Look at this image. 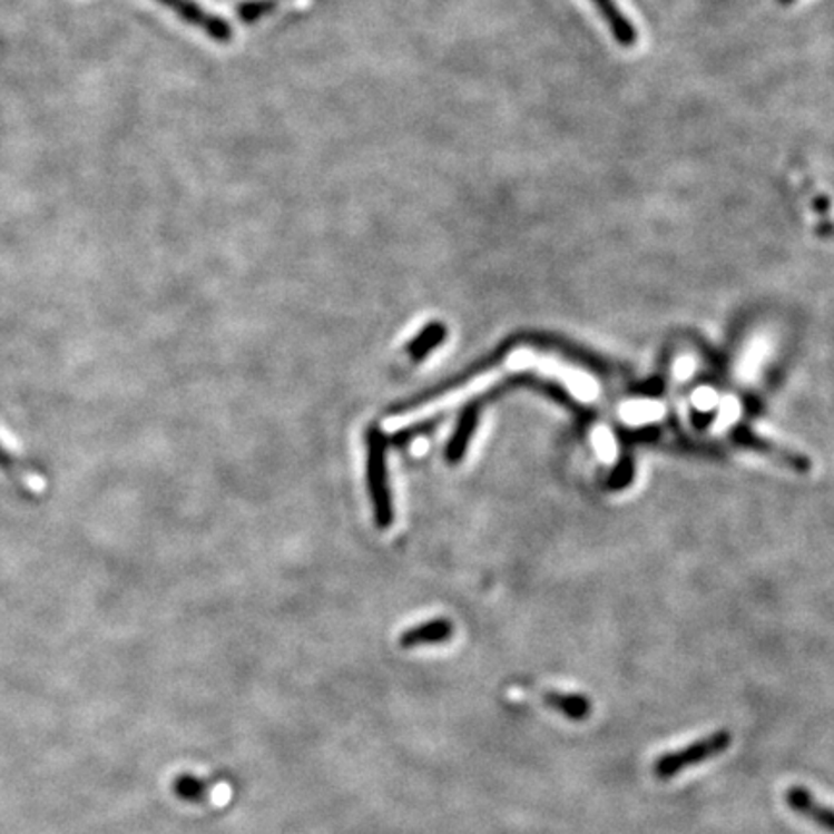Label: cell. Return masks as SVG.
I'll return each mask as SVG.
<instances>
[{"label": "cell", "mask_w": 834, "mask_h": 834, "mask_svg": "<svg viewBox=\"0 0 834 834\" xmlns=\"http://www.w3.org/2000/svg\"><path fill=\"white\" fill-rule=\"evenodd\" d=\"M733 744V734L728 730H718L709 734L701 740L691 742L689 746L683 749H675L668 754L660 755L659 759L654 763V773L660 781H668L673 776L680 775L683 771L699 765L723 754Z\"/></svg>", "instance_id": "cell-1"}, {"label": "cell", "mask_w": 834, "mask_h": 834, "mask_svg": "<svg viewBox=\"0 0 834 834\" xmlns=\"http://www.w3.org/2000/svg\"><path fill=\"white\" fill-rule=\"evenodd\" d=\"M370 487L377 512V522L386 528L392 520L391 494L386 487L385 439L379 431H370Z\"/></svg>", "instance_id": "cell-2"}, {"label": "cell", "mask_w": 834, "mask_h": 834, "mask_svg": "<svg viewBox=\"0 0 834 834\" xmlns=\"http://www.w3.org/2000/svg\"><path fill=\"white\" fill-rule=\"evenodd\" d=\"M155 2L173 10L181 22L189 23L197 30L204 31L205 36H209L217 43H228L233 39L234 33L230 23L226 22L225 18L199 7L194 0H155Z\"/></svg>", "instance_id": "cell-3"}, {"label": "cell", "mask_w": 834, "mask_h": 834, "mask_svg": "<svg viewBox=\"0 0 834 834\" xmlns=\"http://www.w3.org/2000/svg\"><path fill=\"white\" fill-rule=\"evenodd\" d=\"M784 799H786V805L791 807L792 812L798 813L805 820L815 823L817 827L825 828L828 833L834 834L833 807H827V805L817 802L807 788H804V786H791L786 791V794H784Z\"/></svg>", "instance_id": "cell-4"}, {"label": "cell", "mask_w": 834, "mask_h": 834, "mask_svg": "<svg viewBox=\"0 0 834 834\" xmlns=\"http://www.w3.org/2000/svg\"><path fill=\"white\" fill-rule=\"evenodd\" d=\"M452 631H454V626L450 620L436 618V620H429V622H423V625L414 626V628L404 631L400 636L399 646L406 651L423 646H439V644H444L452 638Z\"/></svg>", "instance_id": "cell-5"}, {"label": "cell", "mask_w": 834, "mask_h": 834, "mask_svg": "<svg viewBox=\"0 0 834 834\" xmlns=\"http://www.w3.org/2000/svg\"><path fill=\"white\" fill-rule=\"evenodd\" d=\"M543 701L549 709L559 713L562 717L573 723L586 720L591 715V699L576 691H559V689H547L543 691Z\"/></svg>", "instance_id": "cell-6"}, {"label": "cell", "mask_w": 834, "mask_h": 834, "mask_svg": "<svg viewBox=\"0 0 834 834\" xmlns=\"http://www.w3.org/2000/svg\"><path fill=\"white\" fill-rule=\"evenodd\" d=\"M593 4L601 12L605 22L609 26L618 43L626 47V49H630V47L638 43V30H636V26L626 18L625 12L617 7L615 0H593Z\"/></svg>", "instance_id": "cell-7"}, {"label": "cell", "mask_w": 834, "mask_h": 834, "mask_svg": "<svg viewBox=\"0 0 834 834\" xmlns=\"http://www.w3.org/2000/svg\"><path fill=\"white\" fill-rule=\"evenodd\" d=\"M475 425H478V406L473 404V406L465 410L464 418H462L460 425H458L457 435L452 436V441L449 443L447 454H449L452 462H458L460 458L464 457L465 447H468V441H470Z\"/></svg>", "instance_id": "cell-8"}, {"label": "cell", "mask_w": 834, "mask_h": 834, "mask_svg": "<svg viewBox=\"0 0 834 834\" xmlns=\"http://www.w3.org/2000/svg\"><path fill=\"white\" fill-rule=\"evenodd\" d=\"M444 336H447V327L443 323H431L420 336H415L414 342L408 346V352H410V356L420 362L428 356L431 350L436 349L444 341Z\"/></svg>", "instance_id": "cell-9"}, {"label": "cell", "mask_w": 834, "mask_h": 834, "mask_svg": "<svg viewBox=\"0 0 834 834\" xmlns=\"http://www.w3.org/2000/svg\"><path fill=\"white\" fill-rule=\"evenodd\" d=\"M209 783L194 775H181L175 781V792L178 798L189 804H199L207 799L209 794Z\"/></svg>", "instance_id": "cell-10"}, {"label": "cell", "mask_w": 834, "mask_h": 834, "mask_svg": "<svg viewBox=\"0 0 834 834\" xmlns=\"http://www.w3.org/2000/svg\"><path fill=\"white\" fill-rule=\"evenodd\" d=\"M0 472L7 473L8 479H10L20 491L30 494V489L26 487V479H23V475H26V472H33V468H30V465L22 462V460H18L12 452H8L7 447L2 443H0Z\"/></svg>", "instance_id": "cell-11"}, {"label": "cell", "mask_w": 834, "mask_h": 834, "mask_svg": "<svg viewBox=\"0 0 834 834\" xmlns=\"http://www.w3.org/2000/svg\"><path fill=\"white\" fill-rule=\"evenodd\" d=\"M738 439H740V443L749 444V447H754V449H759L762 450V452H767V454H771V457H778L781 458V460H784V462H788V464L798 465V468H805V460H802L798 454H792V452H788V450L781 449V447H776V444L769 443V441H765V439H762V436L752 435L749 431H740V435H738Z\"/></svg>", "instance_id": "cell-12"}, {"label": "cell", "mask_w": 834, "mask_h": 834, "mask_svg": "<svg viewBox=\"0 0 834 834\" xmlns=\"http://www.w3.org/2000/svg\"><path fill=\"white\" fill-rule=\"evenodd\" d=\"M281 0H249L238 7V18L244 23H255L263 16L271 14Z\"/></svg>", "instance_id": "cell-13"}, {"label": "cell", "mask_w": 834, "mask_h": 834, "mask_svg": "<svg viewBox=\"0 0 834 834\" xmlns=\"http://www.w3.org/2000/svg\"><path fill=\"white\" fill-rule=\"evenodd\" d=\"M820 230L821 234H831V236H834V225H823Z\"/></svg>", "instance_id": "cell-14"}, {"label": "cell", "mask_w": 834, "mask_h": 834, "mask_svg": "<svg viewBox=\"0 0 834 834\" xmlns=\"http://www.w3.org/2000/svg\"><path fill=\"white\" fill-rule=\"evenodd\" d=\"M781 4H791V2H794V0H778Z\"/></svg>", "instance_id": "cell-15"}]
</instances>
